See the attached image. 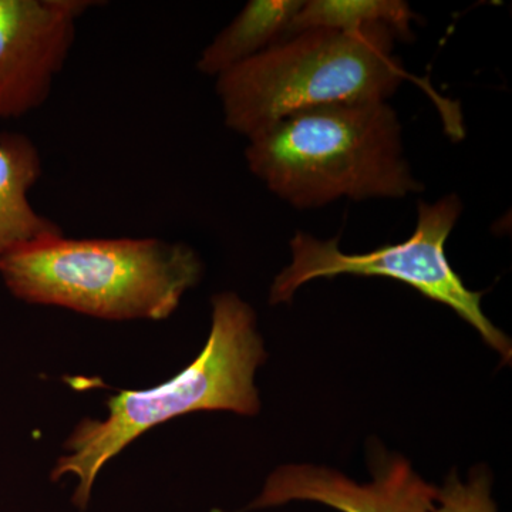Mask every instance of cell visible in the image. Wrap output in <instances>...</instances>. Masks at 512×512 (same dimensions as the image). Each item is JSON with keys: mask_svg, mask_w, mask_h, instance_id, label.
Masks as SVG:
<instances>
[{"mask_svg": "<svg viewBox=\"0 0 512 512\" xmlns=\"http://www.w3.org/2000/svg\"><path fill=\"white\" fill-rule=\"evenodd\" d=\"M249 170L299 210L420 192L387 103L355 101L293 113L249 138Z\"/></svg>", "mask_w": 512, "mask_h": 512, "instance_id": "obj_1", "label": "cell"}, {"mask_svg": "<svg viewBox=\"0 0 512 512\" xmlns=\"http://www.w3.org/2000/svg\"><path fill=\"white\" fill-rule=\"evenodd\" d=\"M10 293L109 320H163L200 282L202 262L188 245L160 238L28 242L0 258Z\"/></svg>", "mask_w": 512, "mask_h": 512, "instance_id": "obj_2", "label": "cell"}, {"mask_svg": "<svg viewBox=\"0 0 512 512\" xmlns=\"http://www.w3.org/2000/svg\"><path fill=\"white\" fill-rule=\"evenodd\" d=\"M265 359L251 306L235 293H218L201 355L161 386L110 397L106 419H84L74 429L66 443L69 453L57 461L52 480L76 477L73 504L84 510L101 468L158 424L201 410L255 416L261 407L255 373Z\"/></svg>", "mask_w": 512, "mask_h": 512, "instance_id": "obj_3", "label": "cell"}, {"mask_svg": "<svg viewBox=\"0 0 512 512\" xmlns=\"http://www.w3.org/2000/svg\"><path fill=\"white\" fill-rule=\"evenodd\" d=\"M386 26L308 29L217 77L225 123L251 138L299 111L393 96L406 73Z\"/></svg>", "mask_w": 512, "mask_h": 512, "instance_id": "obj_4", "label": "cell"}, {"mask_svg": "<svg viewBox=\"0 0 512 512\" xmlns=\"http://www.w3.org/2000/svg\"><path fill=\"white\" fill-rule=\"evenodd\" d=\"M463 204L451 194L427 204L419 202L416 229L402 244L386 245L367 254H345L339 238L319 241L298 234L291 241L292 264L276 276L271 288V305L292 301L295 292L313 279L339 275L384 276L412 286L431 301L443 303L478 330L481 338L511 362V340L490 322L481 309L483 292L470 291L451 268L447 238L460 218Z\"/></svg>", "mask_w": 512, "mask_h": 512, "instance_id": "obj_5", "label": "cell"}, {"mask_svg": "<svg viewBox=\"0 0 512 512\" xmlns=\"http://www.w3.org/2000/svg\"><path fill=\"white\" fill-rule=\"evenodd\" d=\"M93 0H0V121L49 99Z\"/></svg>", "mask_w": 512, "mask_h": 512, "instance_id": "obj_6", "label": "cell"}, {"mask_svg": "<svg viewBox=\"0 0 512 512\" xmlns=\"http://www.w3.org/2000/svg\"><path fill=\"white\" fill-rule=\"evenodd\" d=\"M437 490L399 456L380 457L373 464V481L367 484H357L328 467L286 464L268 477L249 508L312 501L340 512H433Z\"/></svg>", "mask_w": 512, "mask_h": 512, "instance_id": "obj_7", "label": "cell"}, {"mask_svg": "<svg viewBox=\"0 0 512 512\" xmlns=\"http://www.w3.org/2000/svg\"><path fill=\"white\" fill-rule=\"evenodd\" d=\"M43 173L39 148L26 134L0 133V258L36 239L63 234L30 202Z\"/></svg>", "mask_w": 512, "mask_h": 512, "instance_id": "obj_8", "label": "cell"}, {"mask_svg": "<svg viewBox=\"0 0 512 512\" xmlns=\"http://www.w3.org/2000/svg\"><path fill=\"white\" fill-rule=\"evenodd\" d=\"M302 0H251L237 18L205 47L198 72L220 77L291 36Z\"/></svg>", "mask_w": 512, "mask_h": 512, "instance_id": "obj_9", "label": "cell"}, {"mask_svg": "<svg viewBox=\"0 0 512 512\" xmlns=\"http://www.w3.org/2000/svg\"><path fill=\"white\" fill-rule=\"evenodd\" d=\"M414 13L402 0H309L292 23L291 36L308 29L356 32L370 26H386L396 36L412 35Z\"/></svg>", "mask_w": 512, "mask_h": 512, "instance_id": "obj_10", "label": "cell"}, {"mask_svg": "<svg viewBox=\"0 0 512 512\" xmlns=\"http://www.w3.org/2000/svg\"><path fill=\"white\" fill-rule=\"evenodd\" d=\"M433 512H497L491 498V481L484 471L474 473L467 483H461L456 473L447 477L437 490Z\"/></svg>", "mask_w": 512, "mask_h": 512, "instance_id": "obj_11", "label": "cell"}]
</instances>
